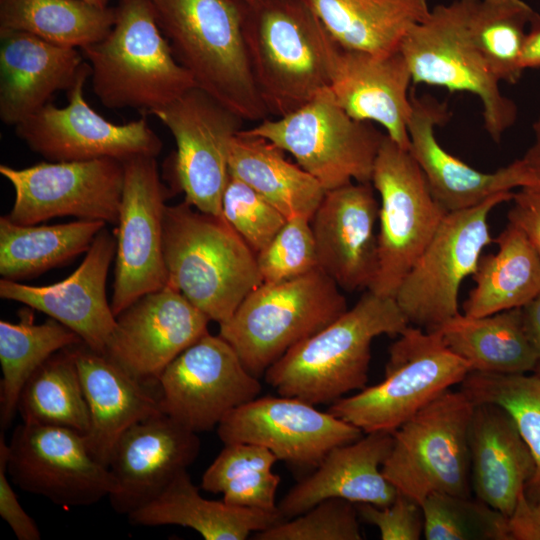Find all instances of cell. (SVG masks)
<instances>
[{
    "label": "cell",
    "mask_w": 540,
    "mask_h": 540,
    "mask_svg": "<svg viewBox=\"0 0 540 540\" xmlns=\"http://www.w3.org/2000/svg\"><path fill=\"white\" fill-rule=\"evenodd\" d=\"M392 445V432L376 431L331 449L316 470L294 485L277 504L282 520L298 516L329 498L378 507L390 505L398 491L383 475L382 465Z\"/></svg>",
    "instance_id": "obj_25"
},
{
    "label": "cell",
    "mask_w": 540,
    "mask_h": 540,
    "mask_svg": "<svg viewBox=\"0 0 540 540\" xmlns=\"http://www.w3.org/2000/svg\"><path fill=\"white\" fill-rule=\"evenodd\" d=\"M389 348L384 379L333 402L328 412L363 432H393L471 371L436 330L408 326Z\"/></svg>",
    "instance_id": "obj_7"
},
{
    "label": "cell",
    "mask_w": 540,
    "mask_h": 540,
    "mask_svg": "<svg viewBox=\"0 0 540 540\" xmlns=\"http://www.w3.org/2000/svg\"><path fill=\"white\" fill-rule=\"evenodd\" d=\"M336 43L349 50L386 55L430 13L427 0H303Z\"/></svg>",
    "instance_id": "obj_32"
},
{
    "label": "cell",
    "mask_w": 540,
    "mask_h": 540,
    "mask_svg": "<svg viewBox=\"0 0 540 540\" xmlns=\"http://www.w3.org/2000/svg\"><path fill=\"white\" fill-rule=\"evenodd\" d=\"M520 64L523 70L540 68V15L530 23L523 45Z\"/></svg>",
    "instance_id": "obj_51"
},
{
    "label": "cell",
    "mask_w": 540,
    "mask_h": 540,
    "mask_svg": "<svg viewBox=\"0 0 540 540\" xmlns=\"http://www.w3.org/2000/svg\"><path fill=\"white\" fill-rule=\"evenodd\" d=\"M474 403L446 390L392 432L382 465L398 492L420 505L433 492L471 496L468 433Z\"/></svg>",
    "instance_id": "obj_8"
},
{
    "label": "cell",
    "mask_w": 540,
    "mask_h": 540,
    "mask_svg": "<svg viewBox=\"0 0 540 540\" xmlns=\"http://www.w3.org/2000/svg\"><path fill=\"white\" fill-rule=\"evenodd\" d=\"M237 1H240V2H246V1H249V0H237Z\"/></svg>",
    "instance_id": "obj_55"
},
{
    "label": "cell",
    "mask_w": 540,
    "mask_h": 540,
    "mask_svg": "<svg viewBox=\"0 0 540 540\" xmlns=\"http://www.w3.org/2000/svg\"><path fill=\"white\" fill-rule=\"evenodd\" d=\"M133 525H178L206 540H245L283 521L278 511L230 505L201 496L187 470L179 473L154 499L127 515Z\"/></svg>",
    "instance_id": "obj_30"
},
{
    "label": "cell",
    "mask_w": 540,
    "mask_h": 540,
    "mask_svg": "<svg viewBox=\"0 0 540 540\" xmlns=\"http://www.w3.org/2000/svg\"><path fill=\"white\" fill-rule=\"evenodd\" d=\"M533 141L525 153L513 161L520 189L540 192V116L532 124Z\"/></svg>",
    "instance_id": "obj_50"
},
{
    "label": "cell",
    "mask_w": 540,
    "mask_h": 540,
    "mask_svg": "<svg viewBox=\"0 0 540 540\" xmlns=\"http://www.w3.org/2000/svg\"><path fill=\"white\" fill-rule=\"evenodd\" d=\"M151 114L176 142L168 164L173 189L197 210L221 216L230 146L244 119L197 86Z\"/></svg>",
    "instance_id": "obj_13"
},
{
    "label": "cell",
    "mask_w": 540,
    "mask_h": 540,
    "mask_svg": "<svg viewBox=\"0 0 540 540\" xmlns=\"http://www.w3.org/2000/svg\"><path fill=\"white\" fill-rule=\"evenodd\" d=\"M30 309L20 312L17 323L0 321L2 430L10 426L18 412L20 394L34 372L55 353L83 343L75 332L51 317L35 324Z\"/></svg>",
    "instance_id": "obj_36"
},
{
    "label": "cell",
    "mask_w": 540,
    "mask_h": 540,
    "mask_svg": "<svg viewBox=\"0 0 540 540\" xmlns=\"http://www.w3.org/2000/svg\"><path fill=\"white\" fill-rule=\"evenodd\" d=\"M200 451L197 433L168 415H159L131 426L116 443L108 467L118 488L111 506L128 515L157 497Z\"/></svg>",
    "instance_id": "obj_23"
},
{
    "label": "cell",
    "mask_w": 540,
    "mask_h": 540,
    "mask_svg": "<svg viewBox=\"0 0 540 540\" xmlns=\"http://www.w3.org/2000/svg\"><path fill=\"white\" fill-rule=\"evenodd\" d=\"M242 32L270 116H286L329 89L340 46L303 0L242 2Z\"/></svg>",
    "instance_id": "obj_1"
},
{
    "label": "cell",
    "mask_w": 540,
    "mask_h": 540,
    "mask_svg": "<svg viewBox=\"0 0 540 540\" xmlns=\"http://www.w3.org/2000/svg\"><path fill=\"white\" fill-rule=\"evenodd\" d=\"M513 195L502 192L445 215L394 296L409 324L432 331L459 314L461 283L474 274L484 248L494 241L489 215Z\"/></svg>",
    "instance_id": "obj_11"
},
{
    "label": "cell",
    "mask_w": 540,
    "mask_h": 540,
    "mask_svg": "<svg viewBox=\"0 0 540 540\" xmlns=\"http://www.w3.org/2000/svg\"><path fill=\"white\" fill-rule=\"evenodd\" d=\"M493 242L497 251L481 255L472 275L475 286L463 304L464 315L522 308L540 292V256L525 234L509 223Z\"/></svg>",
    "instance_id": "obj_34"
},
{
    "label": "cell",
    "mask_w": 540,
    "mask_h": 540,
    "mask_svg": "<svg viewBox=\"0 0 540 540\" xmlns=\"http://www.w3.org/2000/svg\"><path fill=\"white\" fill-rule=\"evenodd\" d=\"M115 18L114 8L81 0H0V30L29 33L63 47L81 49L101 40Z\"/></svg>",
    "instance_id": "obj_37"
},
{
    "label": "cell",
    "mask_w": 540,
    "mask_h": 540,
    "mask_svg": "<svg viewBox=\"0 0 540 540\" xmlns=\"http://www.w3.org/2000/svg\"><path fill=\"white\" fill-rule=\"evenodd\" d=\"M256 258L263 283L294 279L319 268L311 220L288 219Z\"/></svg>",
    "instance_id": "obj_45"
},
{
    "label": "cell",
    "mask_w": 540,
    "mask_h": 540,
    "mask_svg": "<svg viewBox=\"0 0 540 540\" xmlns=\"http://www.w3.org/2000/svg\"><path fill=\"white\" fill-rule=\"evenodd\" d=\"M210 319L175 288L147 293L116 317L105 354L145 384L208 333Z\"/></svg>",
    "instance_id": "obj_20"
},
{
    "label": "cell",
    "mask_w": 540,
    "mask_h": 540,
    "mask_svg": "<svg viewBox=\"0 0 540 540\" xmlns=\"http://www.w3.org/2000/svg\"><path fill=\"white\" fill-rule=\"evenodd\" d=\"M525 333L540 356V292L521 308Z\"/></svg>",
    "instance_id": "obj_52"
},
{
    "label": "cell",
    "mask_w": 540,
    "mask_h": 540,
    "mask_svg": "<svg viewBox=\"0 0 540 540\" xmlns=\"http://www.w3.org/2000/svg\"><path fill=\"white\" fill-rule=\"evenodd\" d=\"M421 507L427 540H511L509 518L476 497L433 492Z\"/></svg>",
    "instance_id": "obj_42"
},
{
    "label": "cell",
    "mask_w": 540,
    "mask_h": 540,
    "mask_svg": "<svg viewBox=\"0 0 540 540\" xmlns=\"http://www.w3.org/2000/svg\"><path fill=\"white\" fill-rule=\"evenodd\" d=\"M246 132L273 142L294 157L326 191L371 182L385 133L349 116L329 90L298 110L266 118Z\"/></svg>",
    "instance_id": "obj_10"
},
{
    "label": "cell",
    "mask_w": 540,
    "mask_h": 540,
    "mask_svg": "<svg viewBox=\"0 0 540 540\" xmlns=\"http://www.w3.org/2000/svg\"><path fill=\"white\" fill-rule=\"evenodd\" d=\"M409 152L420 167L436 202L447 212L474 207L490 197L519 188L513 163L494 172L476 170L438 142L437 125L449 116L445 102L411 92Z\"/></svg>",
    "instance_id": "obj_26"
},
{
    "label": "cell",
    "mask_w": 540,
    "mask_h": 540,
    "mask_svg": "<svg viewBox=\"0 0 540 540\" xmlns=\"http://www.w3.org/2000/svg\"><path fill=\"white\" fill-rule=\"evenodd\" d=\"M123 166L110 303L116 317L143 295L167 285L163 222L168 190L161 181L156 157H134Z\"/></svg>",
    "instance_id": "obj_18"
},
{
    "label": "cell",
    "mask_w": 540,
    "mask_h": 540,
    "mask_svg": "<svg viewBox=\"0 0 540 540\" xmlns=\"http://www.w3.org/2000/svg\"><path fill=\"white\" fill-rule=\"evenodd\" d=\"M91 74L86 62L68 92L64 107L48 103L15 126L16 135L33 152L51 162L102 158L124 162L138 156L157 157L162 142L145 118L116 124L89 106L84 86Z\"/></svg>",
    "instance_id": "obj_16"
},
{
    "label": "cell",
    "mask_w": 540,
    "mask_h": 540,
    "mask_svg": "<svg viewBox=\"0 0 540 540\" xmlns=\"http://www.w3.org/2000/svg\"><path fill=\"white\" fill-rule=\"evenodd\" d=\"M511 540H540V503H532L521 493L509 517Z\"/></svg>",
    "instance_id": "obj_49"
},
{
    "label": "cell",
    "mask_w": 540,
    "mask_h": 540,
    "mask_svg": "<svg viewBox=\"0 0 540 540\" xmlns=\"http://www.w3.org/2000/svg\"><path fill=\"white\" fill-rule=\"evenodd\" d=\"M157 385L162 412L197 434L217 428L262 390L234 348L209 332L165 368Z\"/></svg>",
    "instance_id": "obj_15"
},
{
    "label": "cell",
    "mask_w": 540,
    "mask_h": 540,
    "mask_svg": "<svg viewBox=\"0 0 540 540\" xmlns=\"http://www.w3.org/2000/svg\"><path fill=\"white\" fill-rule=\"evenodd\" d=\"M356 508L364 521L378 528L382 540H418L423 535L421 505L400 492L388 506L358 503Z\"/></svg>",
    "instance_id": "obj_46"
},
{
    "label": "cell",
    "mask_w": 540,
    "mask_h": 540,
    "mask_svg": "<svg viewBox=\"0 0 540 540\" xmlns=\"http://www.w3.org/2000/svg\"><path fill=\"white\" fill-rule=\"evenodd\" d=\"M217 435L223 444H256L291 465L317 467L331 449L361 438L363 431L313 404L279 395L234 409L218 424Z\"/></svg>",
    "instance_id": "obj_19"
},
{
    "label": "cell",
    "mask_w": 540,
    "mask_h": 540,
    "mask_svg": "<svg viewBox=\"0 0 540 540\" xmlns=\"http://www.w3.org/2000/svg\"><path fill=\"white\" fill-rule=\"evenodd\" d=\"M434 330L471 371L524 374L540 359L525 333L521 308L481 317L459 313Z\"/></svg>",
    "instance_id": "obj_33"
},
{
    "label": "cell",
    "mask_w": 540,
    "mask_h": 540,
    "mask_svg": "<svg viewBox=\"0 0 540 540\" xmlns=\"http://www.w3.org/2000/svg\"><path fill=\"white\" fill-rule=\"evenodd\" d=\"M86 3L101 7V8H107L109 0H81Z\"/></svg>",
    "instance_id": "obj_53"
},
{
    "label": "cell",
    "mask_w": 540,
    "mask_h": 540,
    "mask_svg": "<svg viewBox=\"0 0 540 540\" xmlns=\"http://www.w3.org/2000/svg\"><path fill=\"white\" fill-rule=\"evenodd\" d=\"M163 254L167 285L218 324L263 283L256 254L222 215L186 201L165 208Z\"/></svg>",
    "instance_id": "obj_3"
},
{
    "label": "cell",
    "mask_w": 540,
    "mask_h": 540,
    "mask_svg": "<svg viewBox=\"0 0 540 540\" xmlns=\"http://www.w3.org/2000/svg\"><path fill=\"white\" fill-rule=\"evenodd\" d=\"M412 76L402 52L386 55L340 47L329 92L352 118L375 122L400 147L409 150Z\"/></svg>",
    "instance_id": "obj_24"
},
{
    "label": "cell",
    "mask_w": 540,
    "mask_h": 540,
    "mask_svg": "<svg viewBox=\"0 0 540 540\" xmlns=\"http://www.w3.org/2000/svg\"><path fill=\"white\" fill-rule=\"evenodd\" d=\"M8 447L11 481L56 505L90 506L118 488L109 467L89 451L84 434L72 429L23 422Z\"/></svg>",
    "instance_id": "obj_17"
},
{
    "label": "cell",
    "mask_w": 540,
    "mask_h": 540,
    "mask_svg": "<svg viewBox=\"0 0 540 540\" xmlns=\"http://www.w3.org/2000/svg\"><path fill=\"white\" fill-rule=\"evenodd\" d=\"M468 446L475 497L509 518L535 468L514 420L497 404H474Z\"/></svg>",
    "instance_id": "obj_29"
},
{
    "label": "cell",
    "mask_w": 540,
    "mask_h": 540,
    "mask_svg": "<svg viewBox=\"0 0 540 540\" xmlns=\"http://www.w3.org/2000/svg\"><path fill=\"white\" fill-rule=\"evenodd\" d=\"M106 223L78 220L56 225H21L0 217V274L18 281L40 275L86 253Z\"/></svg>",
    "instance_id": "obj_35"
},
{
    "label": "cell",
    "mask_w": 540,
    "mask_h": 540,
    "mask_svg": "<svg viewBox=\"0 0 540 540\" xmlns=\"http://www.w3.org/2000/svg\"><path fill=\"white\" fill-rule=\"evenodd\" d=\"M475 0H454L430 10L414 26L400 46L409 66L412 83L468 92L483 107L484 128L499 142L517 117L515 103L504 96L499 81L474 47L468 19Z\"/></svg>",
    "instance_id": "obj_9"
},
{
    "label": "cell",
    "mask_w": 540,
    "mask_h": 540,
    "mask_svg": "<svg viewBox=\"0 0 540 540\" xmlns=\"http://www.w3.org/2000/svg\"><path fill=\"white\" fill-rule=\"evenodd\" d=\"M347 309L339 286L317 268L294 279L262 283L219 324V335L234 348L245 368L260 378L290 348Z\"/></svg>",
    "instance_id": "obj_6"
},
{
    "label": "cell",
    "mask_w": 540,
    "mask_h": 540,
    "mask_svg": "<svg viewBox=\"0 0 540 540\" xmlns=\"http://www.w3.org/2000/svg\"><path fill=\"white\" fill-rule=\"evenodd\" d=\"M23 422L86 434L89 410L73 346L47 359L29 378L18 401Z\"/></svg>",
    "instance_id": "obj_38"
},
{
    "label": "cell",
    "mask_w": 540,
    "mask_h": 540,
    "mask_svg": "<svg viewBox=\"0 0 540 540\" xmlns=\"http://www.w3.org/2000/svg\"><path fill=\"white\" fill-rule=\"evenodd\" d=\"M460 385L474 404H497L512 417L535 465L524 494L540 503V377L470 371Z\"/></svg>",
    "instance_id": "obj_41"
},
{
    "label": "cell",
    "mask_w": 540,
    "mask_h": 540,
    "mask_svg": "<svg viewBox=\"0 0 540 540\" xmlns=\"http://www.w3.org/2000/svg\"><path fill=\"white\" fill-rule=\"evenodd\" d=\"M277 457L266 447L251 443L224 444L204 471L201 488L222 494L238 507L276 512V492L281 478L272 470Z\"/></svg>",
    "instance_id": "obj_39"
},
{
    "label": "cell",
    "mask_w": 540,
    "mask_h": 540,
    "mask_svg": "<svg viewBox=\"0 0 540 540\" xmlns=\"http://www.w3.org/2000/svg\"><path fill=\"white\" fill-rule=\"evenodd\" d=\"M409 325L393 297L366 290L352 308L274 362L265 381L279 395L332 404L366 387L373 339L399 335Z\"/></svg>",
    "instance_id": "obj_2"
},
{
    "label": "cell",
    "mask_w": 540,
    "mask_h": 540,
    "mask_svg": "<svg viewBox=\"0 0 540 540\" xmlns=\"http://www.w3.org/2000/svg\"><path fill=\"white\" fill-rule=\"evenodd\" d=\"M80 49L21 31L0 30V119L16 126L69 90L86 64Z\"/></svg>",
    "instance_id": "obj_27"
},
{
    "label": "cell",
    "mask_w": 540,
    "mask_h": 540,
    "mask_svg": "<svg viewBox=\"0 0 540 540\" xmlns=\"http://www.w3.org/2000/svg\"><path fill=\"white\" fill-rule=\"evenodd\" d=\"M509 223L519 228L540 256V192L520 189L513 195Z\"/></svg>",
    "instance_id": "obj_48"
},
{
    "label": "cell",
    "mask_w": 540,
    "mask_h": 540,
    "mask_svg": "<svg viewBox=\"0 0 540 540\" xmlns=\"http://www.w3.org/2000/svg\"><path fill=\"white\" fill-rule=\"evenodd\" d=\"M9 447L0 438V515L19 540H39L41 533L36 522L20 504L8 479L7 462Z\"/></svg>",
    "instance_id": "obj_47"
},
{
    "label": "cell",
    "mask_w": 540,
    "mask_h": 540,
    "mask_svg": "<svg viewBox=\"0 0 540 540\" xmlns=\"http://www.w3.org/2000/svg\"><path fill=\"white\" fill-rule=\"evenodd\" d=\"M15 198L6 217L21 225H35L56 217L74 216L117 224L124 184L123 162L43 161L25 168L0 165Z\"/></svg>",
    "instance_id": "obj_14"
},
{
    "label": "cell",
    "mask_w": 540,
    "mask_h": 540,
    "mask_svg": "<svg viewBox=\"0 0 540 540\" xmlns=\"http://www.w3.org/2000/svg\"><path fill=\"white\" fill-rule=\"evenodd\" d=\"M116 238L103 228L78 268L64 280L31 286L1 278L0 297L45 313L75 332L90 349L106 351L116 326V316L106 295Z\"/></svg>",
    "instance_id": "obj_22"
},
{
    "label": "cell",
    "mask_w": 540,
    "mask_h": 540,
    "mask_svg": "<svg viewBox=\"0 0 540 540\" xmlns=\"http://www.w3.org/2000/svg\"><path fill=\"white\" fill-rule=\"evenodd\" d=\"M356 504L341 498L323 500L304 513L256 532V540H361Z\"/></svg>",
    "instance_id": "obj_43"
},
{
    "label": "cell",
    "mask_w": 540,
    "mask_h": 540,
    "mask_svg": "<svg viewBox=\"0 0 540 540\" xmlns=\"http://www.w3.org/2000/svg\"><path fill=\"white\" fill-rule=\"evenodd\" d=\"M115 11L109 32L80 49L104 106L151 114L196 86L174 57L150 0H120Z\"/></svg>",
    "instance_id": "obj_5"
},
{
    "label": "cell",
    "mask_w": 540,
    "mask_h": 540,
    "mask_svg": "<svg viewBox=\"0 0 540 540\" xmlns=\"http://www.w3.org/2000/svg\"><path fill=\"white\" fill-rule=\"evenodd\" d=\"M534 371H535V374L540 377V359H539Z\"/></svg>",
    "instance_id": "obj_54"
},
{
    "label": "cell",
    "mask_w": 540,
    "mask_h": 540,
    "mask_svg": "<svg viewBox=\"0 0 540 540\" xmlns=\"http://www.w3.org/2000/svg\"><path fill=\"white\" fill-rule=\"evenodd\" d=\"M537 16L523 0H475L468 19L469 36L499 82L515 84L520 79L526 27Z\"/></svg>",
    "instance_id": "obj_40"
},
{
    "label": "cell",
    "mask_w": 540,
    "mask_h": 540,
    "mask_svg": "<svg viewBox=\"0 0 540 540\" xmlns=\"http://www.w3.org/2000/svg\"><path fill=\"white\" fill-rule=\"evenodd\" d=\"M229 175L247 184L286 219H312L326 190L311 174L291 162L266 138L240 130L232 139Z\"/></svg>",
    "instance_id": "obj_31"
},
{
    "label": "cell",
    "mask_w": 540,
    "mask_h": 540,
    "mask_svg": "<svg viewBox=\"0 0 540 540\" xmlns=\"http://www.w3.org/2000/svg\"><path fill=\"white\" fill-rule=\"evenodd\" d=\"M371 183L380 197L379 267L369 290L394 298L447 212L432 196L409 150L386 133L375 159Z\"/></svg>",
    "instance_id": "obj_12"
},
{
    "label": "cell",
    "mask_w": 540,
    "mask_h": 540,
    "mask_svg": "<svg viewBox=\"0 0 540 540\" xmlns=\"http://www.w3.org/2000/svg\"><path fill=\"white\" fill-rule=\"evenodd\" d=\"M221 215L256 255L287 221L260 194L230 175L222 197Z\"/></svg>",
    "instance_id": "obj_44"
},
{
    "label": "cell",
    "mask_w": 540,
    "mask_h": 540,
    "mask_svg": "<svg viewBox=\"0 0 540 540\" xmlns=\"http://www.w3.org/2000/svg\"><path fill=\"white\" fill-rule=\"evenodd\" d=\"M90 417L84 435L93 457L108 466L120 437L134 424L162 412L143 383L104 353L73 346Z\"/></svg>",
    "instance_id": "obj_28"
},
{
    "label": "cell",
    "mask_w": 540,
    "mask_h": 540,
    "mask_svg": "<svg viewBox=\"0 0 540 540\" xmlns=\"http://www.w3.org/2000/svg\"><path fill=\"white\" fill-rule=\"evenodd\" d=\"M371 182L326 191L311 219L318 267L340 289L369 290L379 267V203Z\"/></svg>",
    "instance_id": "obj_21"
},
{
    "label": "cell",
    "mask_w": 540,
    "mask_h": 540,
    "mask_svg": "<svg viewBox=\"0 0 540 540\" xmlns=\"http://www.w3.org/2000/svg\"><path fill=\"white\" fill-rule=\"evenodd\" d=\"M178 63L195 85L244 120L269 118L253 79L237 0H150Z\"/></svg>",
    "instance_id": "obj_4"
}]
</instances>
